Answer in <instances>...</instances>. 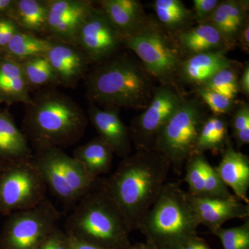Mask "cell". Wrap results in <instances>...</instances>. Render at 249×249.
<instances>
[{"label": "cell", "mask_w": 249, "mask_h": 249, "mask_svg": "<svg viewBox=\"0 0 249 249\" xmlns=\"http://www.w3.org/2000/svg\"><path fill=\"white\" fill-rule=\"evenodd\" d=\"M222 160L214 169L228 188H231L236 197L249 204V158L236 150L231 141L222 152Z\"/></svg>", "instance_id": "17"}, {"label": "cell", "mask_w": 249, "mask_h": 249, "mask_svg": "<svg viewBox=\"0 0 249 249\" xmlns=\"http://www.w3.org/2000/svg\"><path fill=\"white\" fill-rule=\"evenodd\" d=\"M121 43L124 38L107 16L102 9L94 7L78 31L76 45L93 62L109 58Z\"/></svg>", "instance_id": "11"}, {"label": "cell", "mask_w": 249, "mask_h": 249, "mask_svg": "<svg viewBox=\"0 0 249 249\" xmlns=\"http://www.w3.org/2000/svg\"><path fill=\"white\" fill-rule=\"evenodd\" d=\"M178 249H211L206 242L201 239L195 237L193 240L189 241L186 245L182 246Z\"/></svg>", "instance_id": "40"}, {"label": "cell", "mask_w": 249, "mask_h": 249, "mask_svg": "<svg viewBox=\"0 0 249 249\" xmlns=\"http://www.w3.org/2000/svg\"><path fill=\"white\" fill-rule=\"evenodd\" d=\"M204 154H194L187 161L185 181L188 186V195L195 197H205V165L207 162Z\"/></svg>", "instance_id": "29"}, {"label": "cell", "mask_w": 249, "mask_h": 249, "mask_svg": "<svg viewBox=\"0 0 249 249\" xmlns=\"http://www.w3.org/2000/svg\"><path fill=\"white\" fill-rule=\"evenodd\" d=\"M114 152L102 137L98 136L89 142L77 147L73 157L80 162L92 178L109 173Z\"/></svg>", "instance_id": "23"}, {"label": "cell", "mask_w": 249, "mask_h": 249, "mask_svg": "<svg viewBox=\"0 0 249 249\" xmlns=\"http://www.w3.org/2000/svg\"><path fill=\"white\" fill-rule=\"evenodd\" d=\"M19 30L20 29L12 19L0 16V53H4L9 41Z\"/></svg>", "instance_id": "36"}, {"label": "cell", "mask_w": 249, "mask_h": 249, "mask_svg": "<svg viewBox=\"0 0 249 249\" xmlns=\"http://www.w3.org/2000/svg\"><path fill=\"white\" fill-rule=\"evenodd\" d=\"M15 0H0V16H6L14 4Z\"/></svg>", "instance_id": "42"}, {"label": "cell", "mask_w": 249, "mask_h": 249, "mask_svg": "<svg viewBox=\"0 0 249 249\" xmlns=\"http://www.w3.org/2000/svg\"><path fill=\"white\" fill-rule=\"evenodd\" d=\"M234 65L218 71L202 85L203 86L230 99L235 100L239 93V87L238 76Z\"/></svg>", "instance_id": "30"}, {"label": "cell", "mask_w": 249, "mask_h": 249, "mask_svg": "<svg viewBox=\"0 0 249 249\" xmlns=\"http://www.w3.org/2000/svg\"><path fill=\"white\" fill-rule=\"evenodd\" d=\"M67 156L62 149L52 147L36 151L33 160L53 196L65 206H71L79 199L69 183L65 165Z\"/></svg>", "instance_id": "13"}, {"label": "cell", "mask_w": 249, "mask_h": 249, "mask_svg": "<svg viewBox=\"0 0 249 249\" xmlns=\"http://www.w3.org/2000/svg\"><path fill=\"white\" fill-rule=\"evenodd\" d=\"M240 44L241 48L245 52L249 53V24L248 19L241 27L237 37V41Z\"/></svg>", "instance_id": "38"}, {"label": "cell", "mask_w": 249, "mask_h": 249, "mask_svg": "<svg viewBox=\"0 0 249 249\" xmlns=\"http://www.w3.org/2000/svg\"><path fill=\"white\" fill-rule=\"evenodd\" d=\"M230 140L226 118L214 114L209 116L201 127L195 154H204L206 151L222 153Z\"/></svg>", "instance_id": "25"}, {"label": "cell", "mask_w": 249, "mask_h": 249, "mask_svg": "<svg viewBox=\"0 0 249 249\" xmlns=\"http://www.w3.org/2000/svg\"><path fill=\"white\" fill-rule=\"evenodd\" d=\"M39 249H71L70 237L55 227Z\"/></svg>", "instance_id": "37"}, {"label": "cell", "mask_w": 249, "mask_h": 249, "mask_svg": "<svg viewBox=\"0 0 249 249\" xmlns=\"http://www.w3.org/2000/svg\"></svg>", "instance_id": "45"}, {"label": "cell", "mask_w": 249, "mask_h": 249, "mask_svg": "<svg viewBox=\"0 0 249 249\" xmlns=\"http://www.w3.org/2000/svg\"><path fill=\"white\" fill-rule=\"evenodd\" d=\"M239 91L245 96L249 95V65L247 63L242 71L240 79H238Z\"/></svg>", "instance_id": "39"}, {"label": "cell", "mask_w": 249, "mask_h": 249, "mask_svg": "<svg viewBox=\"0 0 249 249\" xmlns=\"http://www.w3.org/2000/svg\"><path fill=\"white\" fill-rule=\"evenodd\" d=\"M6 17L12 19L21 30L36 36L46 34L48 18L47 1L15 0Z\"/></svg>", "instance_id": "24"}, {"label": "cell", "mask_w": 249, "mask_h": 249, "mask_svg": "<svg viewBox=\"0 0 249 249\" xmlns=\"http://www.w3.org/2000/svg\"><path fill=\"white\" fill-rule=\"evenodd\" d=\"M30 91L19 62L6 54L0 55V103L29 106Z\"/></svg>", "instance_id": "20"}, {"label": "cell", "mask_w": 249, "mask_h": 249, "mask_svg": "<svg viewBox=\"0 0 249 249\" xmlns=\"http://www.w3.org/2000/svg\"><path fill=\"white\" fill-rule=\"evenodd\" d=\"M183 98L171 85L155 89L145 111L131 123V137L137 150H153L159 132L175 114Z\"/></svg>", "instance_id": "10"}, {"label": "cell", "mask_w": 249, "mask_h": 249, "mask_svg": "<svg viewBox=\"0 0 249 249\" xmlns=\"http://www.w3.org/2000/svg\"><path fill=\"white\" fill-rule=\"evenodd\" d=\"M228 49L191 55L182 60L178 74L183 81L200 86L211 77L226 67L235 65V62L228 58Z\"/></svg>", "instance_id": "19"}, {"label": "cell", "mask_w": 249, "mask_h": 249, "mask_svg": "<svg viewBox=\"0 0 249 249\" xmlns=\"http://www.w3.org/2000/svg\"><path fill=\"white\" fill-rule=\"evenodd\" d=\"M47 38L76 45L82 24L94 6L87 0H47Z\"/></svg>", "instance_id": "12"}, {"label": "cell", "mask_w": 249, "mask_h": 249, "mask_svg": "<svg viewBox=\"0 0 249 249\" xmlns=\"http://www.w3.org/2000/svg\"><path fill=\"white\" fill-rule=\"evenodd\" d=\"M153 8L159 21L169 30L186 31L194 20L193 11L179 0H156Z\"/></svg>", "instance_id": "26"}, {"label": "cell", "mask_w": 249, "mask_h": 249, "mask_svg": "<svg viewBox=\"0 0 249 249\" xmlns=\"http://www.w3.org/2000/svg\"><path fill=\"white\" fill-rule=\"evenodd\" d=\"M45 56L55 72L58 85L65 88L76 87L84 78L88 65L91 63L78 47L58 40H51Z\"/></svg>", "instance_id": "14"}, {"label": "cell", "mask_w": 249, "mask_h": 249, "mask_svg": "<svg viewBox=\"0 0 249 249\" xmlns=\"http://www.w3.org/2000/svg\"><path fill=\"white\" fill-rule=\"evenodd\" d=\"M47 189L33 158L9 162L0 173V214L35 207L45 199Z\"/></svg>", "instance_id": "7"}, {"label": "cell", "mask_w": 249, "mask_h": 249, "mask_svg": "<svg viewBox=\"0 0 249 249\" xmlns=\"http://www.w3.org/2000/svg\"><path fill=\"white\" fill-rule=\"evenodd\" d=\"M75 206L65 222L69 237L107 249L128 245V226L102 181L96 180Z\"/></svg>", "instance_id": "3"}, {"label": "cell", "mask_w": 249, "mask_h": 249, "mask_svg": "<svg viewBox=\"0 0 249 249\" xmlns=\"http://www.w3.org/2000/svg\"><path fill=\"white\" fill-rule=\"evenodd\" d=\"M232 136L235 139L237 148L249 143V106L242 103L236 109L231 122Z\"/></svg>", "instance_id": "33"}, {"label": "cell", "mask_w": 249, "mask_h": 249, "mask_svg": "<svg viewBox=\"0 0 249 249\" xmlns=\"http://www.w3.org/2000/svg\"><path fill=\"white\" fill-rule=\"evenodd\" d=\"M70 242H71V249H107L99 247V246L88 243V242L74 240V239H72L71 237H70Z\"/></svg>", "instance_id": "41"}, {"label": "cell", "mask_w": 249, "mask_h": 249, "mask_svg": "<svg viewBox=\"0 0 249 249\" xmlns=\"http://www.w3.org/2000/svg\"><path fill=\"white\" fill-rule=\"evenodd\" d=\"M19 62L30 90L49 85H58L55 72L45 55L31 57Z\"/></svg>", "instance_id": "28"}, {"label": "cell", "mask_w": 249, "mask_h": 249, "mask_svg": "<svg viewBox=\"0 0 249 249\" xmlns=\"http://www.w3.org/2000/svg\"><path fill=\"white\" fill-rule=\"evenodd\" d=\"M203 102L210 108L214 115L223 116L232 112L235 107V100L222 96L201 85L196 89Z\"/></svg>", "instance_id": "32"}, {"label": "cell", "mask_w": 249, "mask_h": 249, "mask_svg": "<svg viewBox=\"0 0 249 249\" xmlns=\"http://www.w3.org/2000/svg\"><path fill=\"white\" fill-rule=\"evenodd\" d=\"M219 4L218 0H194L193 10L194 19L199 24L207 22L210 16Z\"/></svg>", "instance_id": "35"}, {"label": "cell", "mask_w": 249, "mask_h": 249, "mask_svg": "<svg viewBox=\"0 0 249 249\" xmlns=\"http://www.w3.org/2000/svg\"><path fill=\"white\" fill-rule=\"evenodd\" d=\"M124 43L137 54L150 76L163 85H172L182 60L178 49L158 26L149 20L138 33L124 37Z\"/></svg>", "instance_id": "9"}, {"label": "cell", "mask_w": 249, "mask_h": 249, "mask_svg": "<svg viewBox=\"0 0 249 249\" xmlns=\"http://www.w3.org/2000/svg\"><path fill=\"white\" fill-rule=\"evenodd\" d=\"M51 40L22 30L18 31L9 41L4 53L19 60L31 57L45 55Z\"/></svg>", "instance_id": "27"}, {"label": "cell", "mask_w": 249, "mask_h": 249, "mask_svg": "<svg viewBox=\"0 0 249 249\" xmlns=\"http://www.w3.org/2000/svg\"><path fill=\"white\" fill-rule=\"evenodd\" d=\"M219 237L224 249H249V221L238 227L220 229L213 232Z\"/></svg>", "instance_id": "31"}, {"label": "cell", "mask_w": 249, "mask_h": 249, "mask_svg": "<svg viewBox=\"0 0 249 249\" xmlns=\"http://www.w3.org/2000/svg\"><path fill=\"white\" fill-rule=\"evenodd\" d=\"M171 163L160 152L140 150L124 159L103 187L124 214L129 231L138 230L166 183Z\"/></svg>", "instance_id": "1"}, {"label": "cell", "mask_w": 249, "mask_h": 249, "mask_svg": "<svg viewBox=\"0 0 249 249\" xmlns=\"http://www.w3.org/2000/svg\"><path fill=\"white\" fill-rule=\"evenodd\" d=\"M199 225L188 193L178 183L168 182L138 230L157 249H178L197 237Z\"/></svg>", "instance_id": "5"}, {"label": "cell", "mask_w": 249, "mask_h": 249, "mask_svg": "<svg viewBox=\"0 0 249 249\" xmlns=\"http://www.w3.org/2000/svg\"><path fill=\"white\" fill-rule=\"evenodd\" d=\"M190 196L192 206L200 224L213 232L227 221L246 219L249 216V204L235 196L227 198L195 197Z\"/></svg>", "instance_id": "15"}, {"label": "cell", "mask_w": 249, "mask_h": 249, "mask_svg": "<svg viewBox=\"0 0 249 249\" xmlns=\"http://www.w3.org/2000/svg\"><path fill=\"white\" fill-rule=\"evenodd\" d=\"M34 157L29 142L7 110H0V160L14 162Z\"/></svg>", "instance_id": "21"}, {"label": "cell", "mask_w": 249, "mask_h": 249, "mask_svg": "<svg viewBox=\"0 0 249 249\" xmlns=\"http://www.w3.org/2000/svg\"><path fill=\"white\" fill-rule=\"evenodd\" d=\"M100 9L109 19L123 38L137 34L147 25L142 3L136 0H101Z\"/></svg>", "instance_id": "18"}, {"label": "cell", "mask_w": 249, "mask_h": 249, "mask_svg": "<svg viewBox=\"0 0 249 249\" xmlns=\"http://www.w3.org/2000/svg\"><path fill=\"white\" fill-rule=\"evenodd\" d=\"M88 116L93 127L110 145L114 153L124 159L127 158L131 152V133L121 120L119 109L101 108L90 103Z\"/></svg>", "instance_id": "16"}, {"label": "cell", "mask_w": 249, "mask_h": 249, "mask_svg": "<svg viewBox=\"0 0 249 249\" xmlns=\"http://www.w3.org/2000/svg\"><path fill=\"white\" fill-rule=\"evenodd\" d=\"M131 249H157L155 246L152 244H148V245H139L132 247Z\"/></svg>", "instance_id": "43"}, {"label": "cell", "mask_w": 249, "mask_h": 249, "mask_svg": "<svg viewBox=\"0 0 249 249\" xmlns=\"http://www.w3.org/2000/svg\"><path fill=\"white\" fill-rule=\"evenodd\" d=\"M86 85L90 103L115 109H145L155 91L147 72L124 56L110 59L95 69Z\"/></svg>", "instance_id": "4"}, {"label": "cell", "mask_w": 249, "mask_h": 249, "mask_svg": "<svg viewBox=\"0 0 249 249\" xmlns=\"http://www.w3.org/2000/svg\"><path fill=\"white\" fill-rule=\"evenodd\" d=\"M60 212L45 198L32 209L7 216L0 233V249H39L56 227Z\"/></svg>", "instance_id": "8"}, {"label": "cell", "mask_w": 249, "mask_h": 249, "mask_svg": "<svg viewBox=\"0 0 249 249\" xmlns=\"http://www.w3.org/2000/svg\"><path fill=\"white\" fill-rule=\"evenodd\" d=\"M88 116L72 98L53 90H46L32 98L27 106L22 132L36 152L63 149L83 137Z\"/></svg>", "instance_id": "2"}, {"label": "cell", "mask_w": 249, "mask_h": 249, "mask_svg": "<svg viewBox=\"0 0 249 249\" xmlns=\"http://www.w3.org/2000/svg\"><path fill=\"white\" fill-rule=\"evenodd\" d=\"M201 103L195 98H183L156 138L153 150L169 160L172 169L178 175L187 160L194 155L201 127L209 116Z\"/></svg>", "instance_id": "6"}, {"label": "cell", "mask_w": 249, "mask_h": 249, "mask_svg": "<svg viewBox=\"0 0 249 249\" xmlns=\"http://www.w3.org/2000/svg\"><path fill=\"white\" fill-rule=\"evenodd\" d=\"M7 163L8 162L3 161V160H0V173L4 169V167L6 166V163Z\"/></svg>", "instance_id": "44"}, {"label": "cell", "mask_w": 249, "mask_h": 249, "mask_svg": "<svg viewBox=\"0 0 249 249\" xmlns=\"http://www.w3.org/2000/svg\"><path fill=\"white\" fill-rule=\"evenodd\" d=\"M178 42L180 47L191 55L231 48L220 32L209 22L181 31Z\"/></svg>", "instance_id": "22"}, {"label": "cell", "mask_w": 249, "mask_h": 249, "mask_svg": "<svg viewBox=\"0 0 249 249\" xmlns=\"http://www.w3.org/2000/svg\"><path fill=\"white\" fill-rule=\"evenodd\" d=\"M205 197L209 198H227L233 196L209 160L205 165Z\"/></svg>", "instance_id": "34"}]
</instances>
